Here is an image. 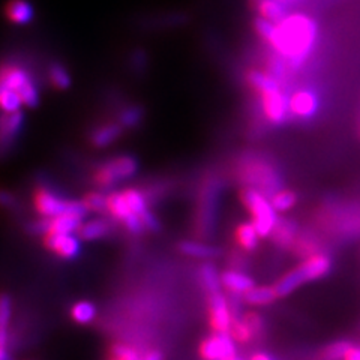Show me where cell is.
<instances>
[{
    "label": "cell",
    "instance_id": "ab89813d",
    "mask_svg": "<svg viewBox=\"0 0 360 360\" xmlns=\"http://www.w3.org/2000/svg\"><path fill=\"white\" fill-rule=\"evenodd\" d=\"M242 320L246 323L248 328L251 329L252 335L257 338H262L264 333V328H266V323L262 314H258L255 311H248L242 315Z\"/></svg>",
    "mask_w": 360,
    "mask_h": 360
},
{
    "label": "cell",
    "instance_id": "603a6c76",
    "mask_svg": "<svg viewBox=\"0 0 360 360\" xmlns=\"http://www.w3.org/2000/svg\"><path fill=\"white\" fill-rule=\"evenodd\" d=\"M177 251L182 255L205 262H210L213 258H217L222 254L221 248L197 240H180L177 243Z\"/></svg>",
    "mask_w": 360,
    "mask_h": 360
},
{
    "label": "cell",
    "instance_id": "d6a6232c",
    "mask_svg": "<svg viewBox=\"0 0 360 360\" xmlns=\"http://www.w3.org/2000/svg\"><path fill=\"white\" fill-rule=\"evenodd\" d=\"M13 320V300L0 292V344L9 345V324Z\"/></svg>",
    "mask_w": 360,
    "mask_h": 360
},
{
    "label": "cell",
    "instance_id": "52a82bcc",
    "mask_svg": "<svg viewBox=\"0 0 360 360\" xmlns=\"http://www.w3.org/2000/svg\"><path fill=\"white\" fill-rule=\"evenodd\" d=\"M239 200L248 213H250L251 222L254 224L258 234L262 238H270L279 219L278 212L275 210L270 198L254 188L240 186Z\"/></svg>",
    "mask_w": 360,
    "mask_h": 360
},
{
    "label": "cell",
    "instance_id": "6da1fadb",
    "mask_svg": "<svg viewBox=\"0 0 360 360\" xmlns=\"http://www.w3.org/2000/svg\"><path fill=\"white\" fill-rule=\"evenodd\" d=\"M270 51L283 58L291 72L305 66L319 44V25L312 17L291 13L276 22L272 37L266 42Z\"/></svg>",
    "mask_w": 360,
    "mask_h": 360
},
{
    "label": "cell",
    "instance_id": "74e56055",
    "mask_svg": "<svg viewBox=\"0 0 360 360\" xmlns=\"http://www.w3.org/2000/svg\"><path fill=\"white\" fill-rule=\"evenodd\" d=\"M230 335L236 341V344H240V345H246V344H251L252 341H255V336L252 335L251 329L248 328L246 323L242 320V317L233 320Z\"/></svg>",
    "mask_w": 360,
    "mask_h": 360
},
{
    "label": "cell",
    "instance_id": "d4e9b609",
    "mask_svg": "<svg viewBox=\"0 0 360 360\" xmlns=\"http://www.w3.org/2000/svg\"><path fill=\"white\" fill-rule=\"evenodd\" d=\"M234 242L243 252H252L258 248L262 236L258 234L252 222H240L234 230Z\"/></svg>",
    "mask_w": 360,
    "mask_h": 360
},
{
    "label": "cell",
    "instance_id": "f35d334b",
    "mask_svg": "<svg viewBox=\"0 0 360 360\" xmlns=\"http://www.w3.org/2000/svg\"><path fill=\"white\" fill-rule=\"evenodd\" d=\"M22 103L21 98L17 92L6 87L0 86V110L6 111V112H13L21 110Z\"/></svg>",
    "mask_w": 360,
    "mask_h": 360
},
{
    "label": "cell",
    "instance_id": "8992f818",
    "mask_svg": "<svg viewBox=\"0 0 360 360\" xmlns=\"http://www.w3.org/2000/svg\"><path fill=\"white\" fill-rule=\"evenodd\" d=\"M333 262L329 254L320 252L315 254L307 260H302V263L290 270L281 278L275 284V290L279 297H287L292 291H296L300 285L311 283V281H317L324 276H328L332 272Z\"/></svg>",
    "mask_w": 360,
    "mask_h": 360
},
{
    "label": "cell",
    "instance_id": "83f0119b",
    "mask_svg": "<svg viewBox=\"0 0 360 360\" xmlns=\"http://www.w3.org/2000/svg\"><path fill=\"white\" fill-rule=\"evenodd\" d=\"M197 279L200 287L206 291V295L221 291V274L218 272L217 266L212 262L202 263L197 270Z\"/></svg>",
    "mask_w": 360,
    "mask_h": 360
},
{
    "label": "cell",
    "instance_id": "5b68a950",
    "mask_svg": "<svg viewBox=\"0 0 360 360\" xmlns=\"http://www.w3.org/2000/svg\"><path fill=\"white\" fill-rule=\"evenodd\" d=\"M139 172V158L132 153H120L98 162L92 170L90 182L96 189L111 193L117 185L134 179Z\"/></svg>",
    "mask_w": 360,
    "mask_h": 360
},
{
    "label": "cell",
    "instance_id": "ba28073f",
    "mask_svg": "<svg viewBox=\"0 0 360 360\" xmlns=\"http://www.w3.org/2000/svg\"><path fill=\"white\" fill-rule=\"evenodd\" d=\"M71 198L60 194L49 184H39L32 193V206L39 218H56L63 215L70 206Z\"/></svg>",
    "mask_w": 360,
    "mask_h": 360
},
{
    "label": "cell",
    "instance_id": "277c9868",
    "mask_svg": "<svg viewBox=\"0 0 360 360\" xmlns=\"http://www.w3.org/2000/svg\"><path fill=\"white\" fill-rule=\"evenodd\" d=\"M221 193L222 180L219 176L210 173L202 179L194 212V231L200 239L210 238L215 231Z\"/></svg>",
    "mask_w": 360,
    "mask_h": 360
},
{
    "label": "cell",
    "instance_id": "4316f807",
    "mask_svg": "<svg viewBox=\"0 0 360 360\" xmlns=\"http://www.w3.org/2000/svg\"><path fill=\"white\" fill-rule=\"evenodd\" d=\"M252 8L258 17H263L274 22H279L290 14L288 5L281 2V0H252Z\"/></svg>",
    "mask_w": 360,
    "mask_h": 360
},
{
    "label": "cell",
    "instance_id": "7dc6e473",
    "mask_svg": "<svg viewBox=\"0 0 360 360\" xmlns=\"http://www.w3.org/2000/svg\"><path fill=\"white\" fill-rule=\"evenodd\" d=\"M344 360H360V347H356L353 345L350 348V352H348L345 354V359Z\"/></svg>",
    "mask_w": 360,
    "mask_h": 360
},
{
    "label": "cell",
    "instance_id": "e0dca14e",
    "mask_svg": "<svg viewBox=\"0 0 360 360\" xmlns=\"http://www.w3.org/2000/svg\"><path fill=\"white\" fill-rule=\"evenodd\" d=\"M4 17L9 25L29 26L37 20V8L32 0H6Z\"/></svg>",
    "mask_w": 360,
    "mask_h": 360
},
{
    "label": "cell",
    "instance_id": "ee69618b",
    "mask_svg": "<svg viewBox=\"0 0 360 360\" xmlns=\"http://www.w3.org/2000/svg\"><path fill=\"white\" fill-rule=\"evenodd\" d=\"M21 205L20 198L15 193L5 188H0V209L15 210Z\"/></svg>",
    "mask_w": 360,
    "mask_h": 360
},
{
    "label": "cell",
    "instance_id": "7bdbcfd3",
    "mask_svg": "<svg viewBox=\"0 0 360 360\" xmlns=\"http://www.w3.org/2000/svg\"><path fill=\"white\" fill-rule=\"evenodd\" d=\"M275 26H276V22L266 20L263 17H255L254 18V30H255L257 35L260 37L264 42H267L270 39V37H272Z\"/></svg>",
    "mask_w": 360,
    "mask_h": 360
},
{
    "label": "cell",
    "instance_id": "3957f363",
    "mask_svg": "<svg viewBox=\"0 0 360 360\" xmlns=\"http://www.w3.org/2000/svg\"><path fill=\"white\" fill-rule=\"evenodd\" d=\"M323 231L340 240L360 238V202L335 200L326 202L317 213Z\"/></svg>",
    "mask_w": 360,
    "mask_h": 360
},
{
    "label": "cell",
    "instance_id": "f546056e",
    "mask_svg": "<svg viewBox=\"0 0 360 360\" xmlns=\"http://www.w3.org/2000/svg\"><path fill=\"white\" fill-rule=\"evenodd\" d=\"M131 215H134V212L128 206L125 195H123L122 191L115 189L111 191V193H108V217L120 225Z\"/></svg>",
    "mask_w": 360,
    "mask_h": 360
},
{
    "label": "cell",
    "instance_id": "484cf974",
    "mask_svg": "<svg viewBox=\"0 0 360 360\" xmlns=\"http://www.w3.org/2000/svg\"><path fill=\"white\" fill-rule=\"evenodd\" d=\"M47 80L58 92H65L72 87V75L68 66L60 60H50L47 65Z\"/></svg>",
    "mask_w": 360,
    "mask_h": 360
},
{
    "label": "cell",
    "instance_id": "816d5d0a",
    "mask_svg": "<svg viewBox=\"0 0 360 360\" xmlns=\"http://www.w3.org/2000/svg\"><path fill=\"white\" fill-rule=\"evenodd\" d=\"M227 360H245V357H243V356H240V354H238L236 357H233V359H227Z\"/></svg>",
    "mask_w": 360,
    "mask_h": 360
},
{
    "label": "cell",
    "instance_id": "8d00e7d4",
    "mask_svg": "<svg viewBox=\"0 0 360 360\" xmlns=\"http://www.w3.org/2000/svg\"><path fill=\"white\" fill-rule=\"evenodd\" d=\"M270 201H272V205H274V207L278 213H284V212H288L296 206L297 195H296L295 191L281 189V191H278L276 194L270 197Z\"/></svg>",
    "mask_w": 360,
    "mask_h": 360
},
{
    "label": "cell",
    "instance_id": "bcb514c9",
    "mask_svg": "<svg viewBox=\"0 0 360 360\" xmlns=\"http://www.w3.org/2000/svg\"><path fill=\"white\" fill-rule=\"evenodd\" d=\"M143 360H164V354L158 348H150V350L143 353Z\"/></svg>",
    "mask_w": 360,
    "mask_h": 360
},
{
    "label": "cell",
    "instance_id": "7a4b0ae2",
    "mask_svg": "<svg viewBox=\"0 0 360 360\" xmlns=\"http://www.w3.org/2000/svg\"><path fill=\"white\" fill-rule=\"evenodd\" d=\"M233 176L240 186L254 188L269 198L283 189L284 185L276 164L257 152L242 153L234 162Z\"/></svg>",
    "mask_w": 360,
    "mask_h": 360
},
{
    "label": "cell",
    "instance_id": "cb8c5ba5",
    "mask_svg": "<svg viewBox=\"0 0 360 360\" xmlns=\"http://www.w3.org/2000/svg\"><path fill=\"white\" fill-rule=\"evenodd\" d=\"M245 83L250 86L257 95H263L266 92H270V90H275L283 87L275 77L270 75L266 70H248L245 72Z\"/></svg>",
    "mask_w": 360,
    "mask_h": 360
},
{
    "label": "cell",
    "instance_id": "44dd1931",
    "mask_svg": "<svg viewBox=\"0 0 360 360\" xmlns=\"http://www.w3.org/2000/svg\"><path fill=\"white\" fill-rule=\"evenodd\" d=\"M221 285L230 295L243 296L246 291L255 287V283L250 275L242 272L240 269H229L221 272Z\"/></svg>",
    "mask_w": 360,
    "mask_h": 360
},
{
    "label": "cell",
    "instance_id": "681fc988",
    "mask_svg": "<svg viewBox=\"0 0 360 360\" xmlns=\"http://www.w3.org/2000/svg\"><path fill=\"white\" fill-rule=\"evenodd\" d=\"M250 360H275V357L269 353H255Z\"/></svg>",
    "mask_w": 360,
    "mask_h": 360
},
{
    "label": "cell",
    "instance_id": "d6986e66",
    "mask_svg": "<svg viewBox=\"0 0 360 360\" xmlns=\"http://www.w3.org/2000/svg\"><path fill=\"white\" fill-rule=\"evenodd\" d=\"M115 120L125 131H137L146 120V108L139 103H125L117 108Z\"/></svg>",
    "mask_w": 360,
    "mask_h": 360
},
{
    "label": "cell",
    "instance_id": "5bb4252c",
    "mask_svg": "<svg viewBox=\"0 0 360 360\" xmlns=\"http://www.w3.org/2000/svg\"><path fill=\"white\" fill-rule=\"evenodd\" d=\"M26 116L25 111L18 110L13 112L4 111L0 115V148L8 150L20 140L25 132Z\"/></svg>",
    "mask_w": 360,
    "mask_h": 360
},
{
    "label": "cell",
    "instance_id": "ac0fdd59",
    "mask_svg": "<svg viewBox=\"0 0 360 360\" xmlns=\"http://www.w3.org/2000/svg\"><path fill=\"white\" fill-rule=\"evenodd\" d=\"M116 225L117 224L110 217L89 219L82 224V227L77 231V236L82 240H86V242L101 240V239L108 238V236L112 233V230H115Z\"/></svg>",
    "mask_w": 360,
    "mask_h": 360
},
{
    "label": "cell",
    "instance_id": "4dcf8cb0",
    "mask_svg": "<svg viewBox=\"0 0 360 360\" xmlns=\"http://www.w3.org/2000/svg\"><path fill=\"white\" fill-rule=\"evenodd\" d=\"M84 218L72 215V213H63L56 218H50V230L47 234H74L82 227Z\"/></svg>",
    "mask_w": 360,
    "mask_h": 360
},
{
    "label": "cell",
    "instance_id": "1f68e13d",
    "mask_svg": "<svg viewBox=\"0 0 360 360\" xmlns=\"http://www.w3.org/2000/svg\"><path fill=\"white\" fill-rule=\"evenodd\" d=\"M83 202L90 213H98L101 217H108V193L94 189L83 195Z\"/></svg>",
    "mask_w": 360,
    "mask_h": 360
},
{
    "label": "cell",
    "instance_id": "f6af8a7d",
    "mask_svg": "<svg viewBox=\"0 0 360 360\" xmlns=\"http://www.w3.org/2000/svg\"><path fill=\"white\" fill-rule=\"evenodd\" d=\"M140 218L144 224L146 230H148V233H158L161 230V222H160V219H158L155 213L150 210V207L146 209L140 215Z\"/></svg>",
    "mask_w": 360,
    "mask_h": 360
},
{
    "label": "cell",
    "instance_id": "f5cc1de1",
    "mask_svg": "<svg viewBox=\"0 0 360 360\" xmlns=\"http://www.w3.org/2000/svg\"><path fill=\"white\" fill-rule=\"evenodd\" d=\"M108 360H116V359H112V357H110V359H108Z\"/></svg>",
    "mask_w": 360,
    "mask_h": 360
},
{
    "label": "cell",
    "instance_id": "9c48e42d",
    "mask_svg": "<svg viewBox=\"0 0 360 360\" xmlns=\"http://www.w3.org/2000/svg\"><path fill=\"white\" fill-rule=\"evenodd\" d=\"M258 108L262 111V117L272 127H283L291 119L290 112V95L284 87L270 90L263 95H258Z\"/></svg>",
    "mask_w": 360,
    "mask_h": 360
},
{
    "label": "cell",
    "instance_id": "9a60e30c",
    "mask_svg": "<svg viewBox=\"0 0 360 360\" xmlns=\"http://www.w3.org/2000/svg\"><path fill=\"white\" fill-rule=\"evenodd\" d=\"M125 132L116 120H104L89 129L87 141L94 149H107L117 143Z\"/></svg>",
    "mask_w": 360,
    "mask_h": 360
},
{
    "label": "cell",
    "instance_id": "b9f144b4",
    "mask_svg": "<svg viewBox=\"0 0 360 360\" xmlns=\"http://www.w3.org/2000/svg\"><path fill=\"white\" fill-rule=\"evenodd\" d=\"M148 65H149V58L148 53H146L143 49L134 50L129 56V68L131 71L135 74H144L148 71Z\"/></svg>",
    "mask_w": 360,
    "mask_h": 360
},
{
    "label": "cell",
    "instance_id": "836d02e7",
    "mask_svg": "<svg viewBox=\"0 0 360 360\" xmlns=\"http://www.w3.org/2000/svg\"><path fill=\"white\" fill-rule=\"evenodd\" d=\"M123 195H125V200L128 202V206L131 210L135 213V215H141V213L150 207V202L148 195L143 191V188H125L122 191Z\"/></svg>",
    "mask_w": 360,
    "mask_h": 360
},
{
    "label": "cell",
    "instance_id": "c3c4849f",
    "mask_svg": "<svg viewBox=\"0 0 360 360\" xmlns=\"http://www.w3.org/2000/svg\"><path fill=\"white\" fill-rule=\"evenodd\" d=\"M0 360H13V356L9 353V345L0 344Z\"/></svg>",
    "mask_w": 360,
    "mask_h": 360
},
{
    "label": "cell",
    "instance_id": "2e32d148",
    "mask_svg": "<svg viewBox=\"0 0 360 360\" xmlns=\"http://www.w3.org/2000/svg\"><path fill=\"white\" fill-rule=\"evenodd\" d=\"M35 75L27 66L15 60H5L0 63V86L20 92Z\"/></svg>",
    "mask_w": 360,
    "mask_h": 360
},
{
    "label": "cell",
    "instance_id": "4fadbf2b",
    "mask_svg": "<svg viewBox=\"0 0 360 360\" xmlns=\"http://www.w3.org/2000/svg\"><path fill=\"white\" fill-rule=\"evenodd\" d=\"M42 245L45 250L66 262L75 260L82 254V239L75 234H45Z\"/></svg>",
    "mask_w": 360,
    "mask_h": 360
},
{
    "label": "cell",
    "instance_id": "e575fe53",
    "mask_svg": "<svg viewBox=\"0 0 360 360\" xmlns=\"http://www.w3.org/2000/svg\"><path fill=\"white\" fill-rule=\"evenodd\" d=\"M353 345H354L353 342L345 341V340L330 342V344H328V345L321 348V350L317 353V356H315V360H341V359H345V354L350 352V348Z\"/></svg>",
    "mask_w": 360,
    "mask_h": 360
},
{
    "label": "cell",
    "instance_id": "d590c367",
    "mask_svg": "<svg viewBox=\"0 0 360 360\" xmlns=\"http://www.w3.org/2000/svg\"><path fill=\"white\" fill-rule=\"evenodd\" d=\"M70 314H71V319L77 324H90L96 319L98 309L92 302L80 300V302H75L71 307Z\"/></svg>",
    "mask_w": 360,
    "mask_h": 360
},
{
    "label": "cell",
    "instance_id": "f907efd6",
    "mask_svg": "<svg viewBox=\"0 0 360 360\" xmlns=\"http://www.w3.org/2000/svg\"><path fill=\"white\" fill-rule=\"evenodd\" d=\"M281 2H284L285 5H292V4H297V2H302V0H281Z\"/></svg>",
    "mask_w": 360,
    "mask_h": 360
},
{
    "label": "cell",
    "instance_id": "8fae6325",
    "mask_svg": "<svg viewBox=\"0 0 360 360\" xmlns=\"http://www.w3.org/2000/svg\"><path fill=\"white\" fill-rule=\"evenodd\" d=\"M239 354L230 333H210L198 345L201 360H227Z\"/></svg>",
    "mask_w": 360,
    "mask_h": 360
},
{
    "label": "cell",
    "instance_id": "60d3db41",
    "mask_svg": "<svg viewBox=\"0 0 360 360\" xmlns=\"http://www.w3.org/2000/svg\"><path fill=\"white\" fill-rule=\"evenodd\" d=\"M110 357L116 360H143V354H139L135 348L120 342L111 345Z\"/></svg>",
    "mask_w": 360,
    "mask_h": 360
},
{
    "label": "cell",
    "instance_id": "ffe728a7",
    "mask_svg": "<svg viewBox=\"0 0 360 360\" xmlns=\"http://www.w3.org/2000/svg\"><path fill=\"white\" fill-rule=\"evenodd\" d=\"M300 233L299 224L291 218H279L275 229L270 234V240L279 250H291L292 243Z\"/></svg>",
    "mask_w": 360,
    "mask_h": 360
},
{
    "label": "cell",
    "instance_id": "30bf717a",
    "mask_svg": "<svg viewBox=\"0 0 360 360\" xmlns=\"http://www.w3.org/2000/svg\"><path fill=\"white\" fill-rule=\"evenodd\" d=\"M207 321L213 333H230L233 314L229 296L222 291L207 295Z\"/></svg>",
    "mask_w": 360,
    "mask_h": 360
},
{
    "label": "cell",
    "instance_id": "f1b7e54d",
    "mask_svg": "<svg viewBox=\"0 0 360 360\" xmlns=\"http://www.w3.org/2000/svg\"><path fill=\"white\" fill-rule=\"evenodd\" d=\"M243 302L252 307H267L275 303L279 296L275 290V285H255L242 296Z\"/></svg>",
    "mask_w": 360,
    "mask_h": 360
},
{
    "label": "cell",
    "instance_id": "7c38bea8",
    "mask_svg": "<svg viewBox=\"0 0 360 360\" xmlns=\"http://www.w3.org/2000/svg\"><path fill=\"white\" fill-rule=\"evenodd\" d=\"M321 108V98L317 90L302 87L290 94V112L291 117L299 120H311L319 115Z\"/></svg>",
    "mask_w": 360,
    "mask_h": 360
},
{
    "label": "cell",
    "instance_id": "7402d4cb",
    "mask_svg": "<svg viewBox=\"0 0 360 360\" xmlns=\"http://www.w3.org/2000/svg\"><path fill=\"white\" fill-rule=\"evenodd\" d=\"M291 252L300 258V260H307V258L315 254L324 252V246L317 234H314L309 230H303L299 233L295 243H292Z\"/></svg>",
    "mask_w": 360,
    "mask_h": 360
}]
</instances>
